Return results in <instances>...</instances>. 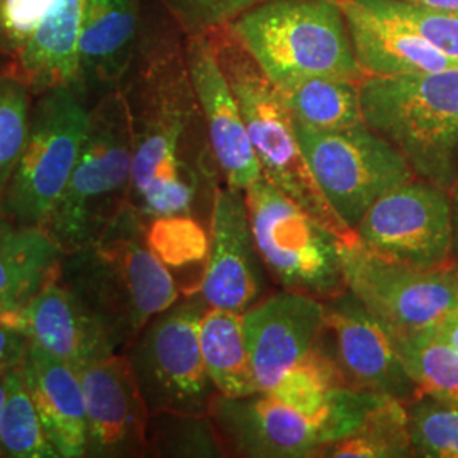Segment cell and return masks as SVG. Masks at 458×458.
<instances>
[{
    "label": "cell",
    "instance_id": "obj_42",
    "mask_svg": "<svg viewBox=\"0 0 458 458\" xmlns=\"http://www.w3.org/2000/svg\"><path fill=\"white\" fill-rule=\"evenodd\" d=\"M5 389H7V382H5V374L0 376V411L4 406V399H5Z\"/></svg>",
    "mask_w": 458,
    "mask_h": 458
},
{
    "label": "cell",
    "instance_id": "obj_9",
    "mask_svg": "<svg viewBox=\"0 0 458 458\" xmlns=\"http://www.w3.org/2000/svg\"><path fill=\"white\" fill-rule=\"evenodd\" d=\"M208 304L189 291L157 314L121 352L151 412L209 414L217 394L200 353L199 327Z\"/></svg>",
    "mask_w": 458,
    "mask_h": 458
},
{
    "label": "cell",
    "instance_id": "obj_30",
    "mask_svg": "<svg viewBox=\"0 0 458 458\" xmlns=\"http://www.w3.org/2000/svg\"><path fill=\"white\" fill-rule=\"evenodd\" d=\"M0 411V458H60L49 443L21 367L5 374Z\"/></svg>",
    "mask_w": 458,
    "mask_h": 458
},
{
    "label": "cell",
    "instance_id": "obj_21",
    "mask_svg": "<svg viewBox=\"0 0 458 458\" xmlns=\"http://www.w3.org/2000/svg\"><path fill=\"white\" fill-rule=\"evenodd\" d=\"M141 0H89L81 39V94L92 106L119 89L141 34Z\"/></svg>",
    "mask_w": 458,
    "mask_h": 458
},
{
    "label": "cell",
    "instance_id": "obj_16",
    "mask_svg": "<svg viewBox=\"0 0 458 458\" xmlns=\"http://www.w3.org/2000/svg\"><path fill=\"white\" fill-rule=\"evenodd\" d=\"M79 372L87 416L85 458L147 457L149 411L123 352Z\"/></svg>",
    "mask_w": 458,
    "mask_h": 458
},
{
    "label": "cell",
    "instance_id": "obj_44",
    "mask_svg": "<svg viewBox=\"0 0 458 458\" xmlns=\"http://www.w3.org/2000/svg\"><path fill=\"white\" fill-rule=\"evenodd\" d=\"M448 267H450V270H452V274H454V276H455V278H457V282H458V260H457V262L450 263V265H448Z\"/></svg>",
    "mask_w": 458,
    "mask_h": 458
},
{
    "label": "cell",
    "instance_id": "obj_11",
    "mask_svg": "<svg viewBox=\"0 0 458 458\" xmlns=\"http://www.w3.org/2000/svg\"><path fill=\"white\" fill-rule=\"evenodd\" d=\"M294 128L314 181L352 231L380 197L416 179L404 155L365 123L336 131Z\"/></svg>",
    "mask_w": 458,
    "mask_h": 458
},
{
    "label": "cell",
    "instance_id": "obj_19",
    "mask_svg": "<svg viewBox=\"0 0 458 458\" xmlns=\"http://www.w3.org/2000/svg\"><path fill=\"white\" fill-rule=\"evenodd\" d=\"M0 321L22 331L30 344L75 370L117 353L98 319L58 278L48 282L21 310L2 314Z\"/></svg>",
    "mask_w": 458,
    "mask_h": 458
},
{
    "label": "cell",
    "instance_id": "obj_14",
    "mask_svg": "<svg viewBox=\"0 0 458 458\" xmlns=\"http://www.w3.org/2000/svg\"><path fill=\"white\" fill-rule=\"evenodd\" d=\"M325 302L319 342L338 365L348 389L411 403L420 395L401 359L391 327L350 291Z\"/></svg>",
    "mask_w": 458,
    "mask_h": 458
},
{
    "label": "cell",
    "instance_id": "obj_2",
    "mask_svg": "<svg viewBox=\"0 0 458 458\" xmlns=\"http://www.w3.org/2000/svg\"><path fill=\"white\" fill-rule=\"evenodd\" d=\"M58 282L75 295L121 352L182 297L172 270L149 248L131 204L96 242L64 253Z\"/></svg>",
    "mask_w": 458,
    "mask_h": 458
},
{
    "label": "cell",
    "instance_id": "obj_4",
    "mask_svg": "<svg viewBox=\"0 0 458 458\" xmlns=\"http://www.w3.org/2000/svg\"><path fill=\"white\" fill-rule=\"evenodd\" d=\"M131 117L121 89L90 106L81 157L43 231L64 253L96 242L130 206Z\"/></svg>",
    "mask_w": 458,
    "mask_h": 458
},
{
    "label": "cell",
    "instance_id": "obj_13",
    "mask_svg": "<svg viewBox=\"0 0 458 458\" xmlns=\"http://www.w3.org/2000/svg\"><path fill=\"white\" fill-rule=\"evenodd\" d=\"M353 233L363 248L382 259L442 268L452 262L450 196L416 177L380 197Z\"/></svg>",
    "mask_w": 458,
    "mask_h": 458
},
{
    "label": "cell",
    "instance_id": "obj_17",
    "mask_svg": "<svg viewBox=\"0 0 458 458\" xmlns=\"http://www.w3.org/2000/svg\"><path fill=\"white\" fill-rule=\"evenodd\" d=\"M242 319L259 391L270 393L318 344L325 327V302L284 289L255 302Z\"/></svg>",
    "mask_w": 458,
    "mask_h": 458
},
{
    "label": "cell",
    "instance_id": "obj_41",
    "mask_svg": "<svg viewBox=\"0 0 458 458\" xmlns=\"http://www.w3.org/2000/svg\"><path fill=\"white\" fill-rule=\"evenodd\" d=\"M410 2L416 5H426V7H435V9H450V11H458V0H403Z\"/></svg>",
    "mask_w": 458,
    "mask_h": 458
},
{
    "label": "cell",
    "instance_id": "obj_23",
    "mask_svg": "<svg viewBox=\"0 0 458 458\" xmlns=\"http://www.w3.org/2000/svg\"><path fill=\"white\" fill-rule=\"evenodd\" d=\"M87 2L55 0L33 41L14 62H9L33 96L55 87H70L81 94V39Z\"/></svg>",
    "mask_w": 458,
    "mask_h": 458
},
{
    "label": "cell",
    "instance_id": "obj_35",
    "mask_svg": "<svg viewBox=\"0 0 458 458\" xmlns=\"http://www.w3.org/2000/svg\"><path fill=\"white\" fill-rule=\"evenodd\" d=\"M378 9L404 21L428 43L458 60V11L416 5L403 0H369Z\"/></svg>",
    "mask_w": 458,
    "mask_h": 458
},
{
    "label": "cell",
    "instance_id": "obj_36",
    "mask_svg": "<svg viewBox=\"0 0 458 458\" xmlns=\"http://www.w3.org/2000/svg\"><path fill=\"white\" fill-rule=\"evenodd\" d=\"M168 19L187 34H206L228 26L265 0H158Z\"/></svg>",
    "mask_w": 458,
    "mask_h": 458
},
{
    "label": "cell",
    "instance_id": "obj_15",
    "mask_svg": "<svg viewBox=\"0 0 458 458\" xmlns=\"http://www.w3.org/2000/svg\"><path fill=\"white\" fill-rule=\"evenodd\" d=\"M209 251L196 293L209 308L245 312L263 291V265L253 238L245 191L223 182L209 214Z\"/></svg>",
    "mask_w": 458,
    "mask_h": 458
},
{
    "label": "cell",
    "instance_id": "obj_37",
    "mask_svg": "<svg viewBox=\"0 0 458 458\" xmlns=\"http://www.w3.org/2000/svg\"><path fill=\"white\" fill-rule=\"evenodd\" d=\"M55 0H0V53L14 62L47 22Z\"/></svg>",
    "mask_w": 458,
    "mask_h": 458
},
{
    "label": "cell",
    "instance_id": "obj_1",
    "mask_svg": "<svg viewBox=\"0 0 458 458\" xmlns=\"http://www.w3.org/2000/svg\"><path fill=\"white\" fill-rule=\"evenodd\" d=\"M131 117L130 204L145 221L211 213L225 182L189 73L183 34L141 28L131 66L119 85Z\"/></svg>",
    "mask_w": 458,
    "mask_h": 458
},
{
    "label": "cell",
    "instance_id": "obj_27",
    "mask_svg": "<svg viewBox=\"0 0 458 458\" xmlns=\"http://www.w3.org/2000/svg\"><path fill=\"white\" fill-rule=\"evenodd\" d=\"M411 443L406 403L384 397L369 411L361 425L342 440L323 446L316 458H410Z\"/></svg>",
    "mask_w": 458,
    "mask_h": 458
},
{
    "label": "cell",
    "instance_id": "obj_8",
    "mask_svg": "<svg viewBox=\"0 0 458 458\" xmlns=\"http://www.w3.org/2000/svg\"><path fill=\"white\" fill-rule=\"evenodd\" d=\"M257 250L285 291L331 299L346 291L342 238L260 177L245 191Z\"/></svg>",
    "mask_w": 458,
    "mask_h": 458
},
{
    "label": "cell",
    "instance_id": "obj_18",
    "mask_svg": "<svg viewBox=\"0 0 458 458\" xmlns=\"http://www.w3.org/2000/svg\"><path fill=\"white\" fill-rule=\"evenodd\" d=\"M183 47L197 102L223 179L231 187L246 191L262 177V170L246 132L238 100L208 34L183 36Z\"/></svg>",
    "mask_w": 458,
    "mask_h": 458
},
{
    "label": "cell",
    "instance_id": "obj_25",
    "mask_svg": "<svg viewBox=\"0 0 458 458\" xmlns=\"http://www.w3.org/2000/svg\"><path fill=\"white\" fill-rule=\"evenodd\" d=\"M242 314L208 306L199 327V344L208 376L217 394L229 397L259 393Z\"/></svg>",
    "mask_w": 458,
    "mask_h": 458
},
{
    "label": "cell",
    "instance_id": "obj_22",
    "mask_svg": "<svg viewBox=\"0 0 458 458\" xmlns=\"http://www.w3.org/2000/svg\"><path fill=\"white\" fill-rule=\"evenodd\" d=\"M21 370L58 457L85 458L87 416L79 372L33 344Z\"/></svg>",
    "mask_w": 458,
    "mask_h": 458
},
{
    "label": "cell",
    "instance_id": "obj_26",
    "mask_svg": "<svg viewBox=\"0 0 458 458\" xmlns=\"http://www.w3.org/2000/svg\"><path fill=\"white\" fill-rule=\"evenodd\" d=\"M277 89L287 111L299 124L336 131L363 123L360 82L310 77Z\"/></svg>",
    "mask_w": 458,
    "mask_h": 458
},
{
    "label": "cell",
    "instance_id": "obj_29",
    "mask_svg": "<svg viewBox=\"0 0 458 458\" xmlns=\"http://www.w3.org/2000/svg\"><path fill=\"white\" fill-rule=\"evenodd\" d=\"M147 457H228L211 414L151 412L147 428Z\"/></svg>",
    "mask_w": 458,
    "mask_h": 458
},
{
    "label": "cell",
    "instance_id": "obj_3",
    "mask_svg": "<svg viewBox=\"0 0 458 458\" xmlns=\"http://www.w3.org/2000/svg\"><path fill=\"white\" fill-rule=\"evenodd\" d=\"M363 123L397 148L418 179L458 181V68L360 82Z\"/></svg>",
    "mask_w": 458,
    "mask_h": 458
},
{
    "label": "cell",
    "instance_id": "obj_6",
    "mask_svg": "<svg viewBox=\"0 0 458 458\" xmlns=\"http://www.w3.org/2000/svg\"><path fill=\"white\" fill-rule=\"evenodd\" d=\"M229 28L277 87L310 77L365 79L336 0H265Z\"/></svg>",
    "mask_w": 458,
    "mask_h": 458
},
{
    "label": "cell",
    "instance_id": "obj_12",
    "mask_svg": "<svg viewBox=\"0 0 458 458\" xmlns=\"http://www.w3.org/2000/svg\"><path fill=\"white\" fill-rule=\"evenodd\" d=\"M344 287L397 333L435 327L458 311V282L450 267L420 268L391 262L357 242H342Z\"/></svg>",
    "mask_w": 458,
    "mask_h": 458
},
{
    "label": "cell",
    "instance_id": "obj_10",
    "mask_svg": "<svg viewBox=\"0 0 458 458\" xmlns=\"http://www.w3.org/2000/svg\"><path fill=\"white\" fill-rule=\"evenodd\" d=\"M89 114V102L75 89L34 96L26 147L0 214L24 226H45L81 157Z\"/></svg>",
    "mask_w": 458,
    "mask_h": 458
},
{
    "label": "cell",
    "instance_id": "obj_34",
    "mask_svg": "<svg viewBox=\"0 0 458 458\" xmlns=\"http://www.w3.org/2000/svg\"><path fill=\"white\" fill-rule=\"evenodd\" d=\"M414 457L458 458V408L420 394L406 404Z\"/></svg>",
    "mask_w": 458,
    "mask_h": 458
},
{
    "label": "cell",
    "instance_id": "obj_28",
    "mask_svg": "<svg viewBox=\"0 0 458 458\" xmlns=\"http://www.w3.org/2000/svg\"><path fill=\"white\" fill-rule=\"evenodd\" d=\"M401 359L420 394L458 408V352L433 327L416 333L393 331Z\"/></svg>",
    "mask_w": 458,
    "mask_h": 458
},
{
    "label": "cell",
    "instance_id": "obj_38",
    "mask_svg": "<svg viewBox=\"0 0 458 458\" xmlns=\"http://www.w3.org/2000/svg\"><path fill=\"white\" fill-rule=\"evenodd\" d=\"M28 336L0 321V376L19 369L30 350Z\"/></svg>",
    "mask_w": 458,
    "mask_h": 458
},
{
    "label": "cell",
    "instance_id": "obj_40",
    "mask_svg": "<svg viewBox=\"0 0 458 458\" xmlns=\"http://www.w3.org/2000/svg\"><path fill=\"white\" fill-rule=\"evenodd\" d=\"M450 196V219H452V262L458 260V181L448 192ZM450 262V263H452Z\"/></svg>",
    "mask_w": 458,
    "mask_h": 458
},
{
    "label": "cell",
    "instance_id": "obj_31",
    "mask_svg": "<svg viewBox=\"0 0 458 458\" xmlns=\"http://www.w3.org/2000/svg\"><path fill=\"white\" fill-rule=\"evenodd\" d=\"M34 96L30 85L7 65L0 73V202L26 147Z\"/></svg>",
    "mask_w": 458,
    "mask_h": 458
},
{
    "label": "cell",
    "instance_id": "obj_7",
    "mask_svg": "<svg viewBox=\"0 0 458 458\" xmlns=\"http://www.w3.org/2000/svg\"><path fill=\"white\" fill-rule=\"evenodd\" d=\"M378 394L344 387L325 408L302 412L267 393L229 397L216 394L209 408L228 457L308 458L355 431Z\"/></svg>",
    "mask_w": 458,
    "mask_h": 458
},
{
    "label": "cell",
    "instance_id": "obj_5",
    "mask_svg": "<svg viewBox=\"0 0 458 458\" xmlns=\"http://www.w3.org/2000/svg\"><path fill=\"white\" fill-rule=\"evenodd\" d=\"M206 34L238 100L263 177L344 242L357 240L314 181L295 136L294 119L276 83L265 75L229 24Z\"/></svg>",
    "mask_w": 458,
    "mask_h": 458
},
{
    "label": "cell",
    "instance_id": "obj_20",
    "mask_svg": "<svg viewBox=\"0 0 458 458\" xmlns=\"http://www.w3.org/2000/svg\"><path fill=\"white\" fill-rule=\"evenodd\" d=\"M365 77H399L458 68L457 58L428 43L404 21L369 0H336Z\"/></svg>",
    "mask_w": 458,
    "mask_h": 458
},
{
    "label": "cell",
    "instance_id": "obj_32",
    "mask_svg": "<svg viewBox=\"0 0 458 458\" xmlns=\"http://www.w3.org/2000/svg\"><path fill=\"white\" fill-rule=\"evenodd\" d=\"M344 387L346 386L338 365L318 340L311 353L267 394L294 410L316 412Z\"/></svg>",
    "mask_w": 458,
    "mask_h": 458
},
{
    "label": "cell",
    "instance_id": "obj_39",
    "mask_svg": "<svg viewBox=\"0 0 458 458\" xmlns=\"http://www.w3.org/2000/svg\"><path fill=\"white\" fill-rule=\"evenodd\" d=\"M433 329L437 331V335L442 338L443 342H446L458 352V311L443 318Z\"/></svg>",
    "mask_w": 458,
    "mask_h": 458
},
{
    "label": "cell",
    "instance_id": "obj_33",
    "mask_svg": "<svg viewBox=\"0 0 458 458\" xmlns=\"http://www.w3.org/2000/svg\"><path fill=\"white\" fill-rule=\"evenodd\" d=\"M147 242L153 253L170 270H182L206 263L209 229L191 214L162 216L148 221Z\"/></svg>",
    "mask_w": 458,
    "mask_h": 458
},
{
    "label": "cell",
    "instance_id": "obj_43",
    "mask_svg": "<svg viewBox=\"0 0 458 458\" xmlns=\"http://www.w3.org/2000/svg\"><path fill=\"white\" fill-rule=\"evenodd\" d=\"M7 65H9V60H7V58H5L2 53H0V73L4 72V68H5Z\"/></svg>",
    "mask_w": 458,
    "mask_h": 458
},
{
    "label": "cell",
    "instance_id": "obj_24",
    "mask_svg": "<svg viewBox=\"0 0 458 458\" xmlns=\"http://www.w3.org/2000/svg\"><path fill=\"white\" fill-rule=\"evenodd\" d=\"M62 257L43 228L0 214V316L21 310L56 278Z\"/></svg>",
    "mask_w": 458,
    "mask_h": 458
}]
</instances>
